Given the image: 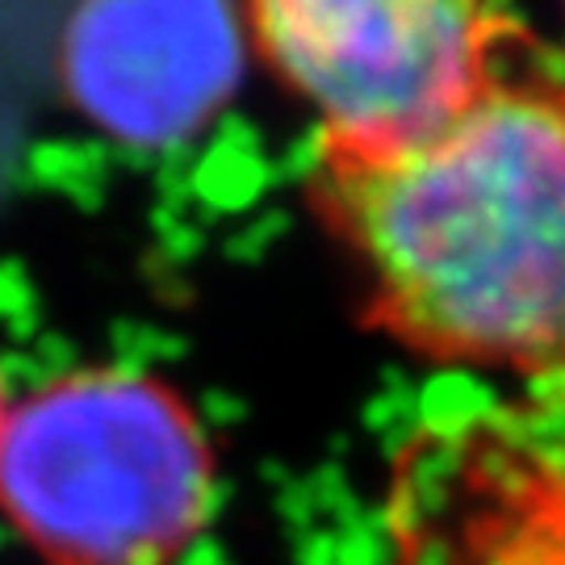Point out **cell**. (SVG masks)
Returning a JSON list of instances; mask_svg holds the SVG:
<instances>
[{
    "label": "cell",
    "mask_w": 565,
    "mask_h": 565,
    "mask_svg": "<svg viewBox=\"0 0 565 565\" xmlns=\"http://www.w3.org/2000/svg\"><path fill=\"white\" fill-rule=\"evenodd\" d=\"M319 210L373 327L465 369H565V76L511 67L419 139L327 151Z\"/></svg>",
    "instance_id": "cell-1"
},
{
    "label": "cell",
    "mask_w": 565,
    "mask_h": 565,
    "mask_svg": "<svg viewBox=\"0 0 565 565\" xmlns=\"http://www.w3.org/2000/svg\"><path fill=\"white\" fill-rule=\"evenodd\" d=\"M218 494L198 411L139 369H76L0 427V515L42 565H177Z\"/></svg>",
    "instance_id": "cell-2"
},
{
    "label": "cell",
    "mask_w": 565,
    "mask_h": 565,
    "mask_svg": "<svg viewBox=\"0 0 565 565\" xmlns=\"http://www.w3.org/2000/svg\"><path fill=\"white\" fill-rule=\"evenodd\" d=\"M385 565H565V369L427 415L394 448Z\"/></svg>",
    "instance_id": "cell-3"
},
{
    "label": "cell",
    "mask_w": 565,
    "mask_h": 565,
    "mask_svg": "<svg viewBox=\"0 0 565 565\" xmlns=\"http://www.w3.org/2000/svg\"><path fill=\"white\" fill-rule=\"evenodd\" d=\"M268 63L327 151H385L457 114L503 60L490 0H247Z\"/></svg>",
    "instance_id": "cell-4"
},
{
    "label": "cell",
    "mask_w": 565,
    "mask_h": 565,
    "mask_svg": "<svg viewBox=\"0 0 565 565\" xmlns=\"http://www.w3.org/2000/svg\"><path fill=\"white\" fill-rule=\"evenodd\" d=\"M247 34L235 0H81L63 30L72 105L109 139H193L243 81Z\"/></svg>",
    "instance_id": "cell-5"
},
{
    "label": "cell",
    "mask_w": 565,
    "mask_h": 565,
    "mask_svg": "<svg viewBox=\"0 0 565 565\" xmlns=\"http://www.w3.org/2000/svg\"><path fill=\"white\" fill-rule=\"evenodd\" d=\"M9 394H4V382H0V427H4V415H9Z\"/></svg>",
    "instance_id": "cell-6"
}]
</instances>
